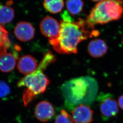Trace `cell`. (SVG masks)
I'll return each mask as SVG.
<instances>
[{
  "instance_id": "6da1fadb",
  "label": "cell",
  "mask_w": 123,
  "mask_h": 123,
  "mask_svg": "<svg viewBox=\"0 0 123 123\" xmlns=\"http://www.w3.org/2000/svg\"><path fill=\"white\" fill-rule=\"evenodd\" d=\"M60 23V30L57 39L52 44L55 51L62 54H76L78 44L90 37L97 36L98 31L92 29L86 20L81 19L73 20L66 11L62 14Z\"/></svg>"
},
{
  "instance_id": "7a4b0ae2",
  "label": "cell",
  "mask_w": 123,
  "mask_h": 123,
  "mask_svg": "<svg viewBox=\"0 0 123 123\" xmlns=\"http://www.w3.org/2000/svg\"><path fill=\"white\" fill-rule=\"evenodd\" d=\"M65 107L73 110L80 105L89 106L95 100L98 91L97 82L89 76L74 78L61 87Z\"/></svg>"
},
{
  "instance_id": "3957f363",
  "label": "cell",
  "mask_w": 123,
  "mask_h": 123,
  "mask_svg": "<svg viewBox=\"0 0 123 123\" xmlns=\"http://www.w3.org/2000/svg\"><path fill=\"white\" fill-rule=\"evenodd\" d=\"M55 61V58L53 54L50 51L44 54L37 69L18 82V87L25 88L22 98L25 106L29 105L36 96L46 90L50 81L43 71Z\"/></svg>"
},
{
  "instance_id": "277c9868",
  "label": "cell",
  "mask_w": 123,
  "mask_h": 123,
  "mask_svg": "<svg viewBox=\"0 0 123 123\" xmlns=\"http://www.w3.org/2000/svg\"><path fill=\"white\" fill-rule=\"evenodd\" d=\"M123 14L122 0H102L92 8L86 21L89 27L94 29L95 25H105L117 20Z\"/></svg>"
},
{
  "instance_id": "5b68a950",
  "label": "cell",
  "mask_w": 123,
  "mask_h": 123,
  "mask_svg": "<svg viewBox=\"0 0 123 123\" xmlns=\"http://www.w3.org/2000/svg\"><path fill=\"white\" fill-rule=\"evenodd\" d=\"M97 100L100 102V111L105 120L116 116L118 113V104L111 94H101Z\"/></svg>"
},
{
  "instance_id": "8992f818",
  "label": "cell",
  "mask_w": 123,
  "mask_h": 123,
  "mask_svg": "<svg viewBox=\"0 0 123 123\" xmlns=\"http://www.w3.org/2000/svg\"><path fill=\"white\" fill-rule=\"evenodd\" d=\"M40 30L49 40L51 45L59 36L60 27L58 21L51 16H46L42 20L40 25Z\"/></svg>"
},
{
  "instance_id": "52a82bcc",
  "label": "cell",
  "mask_w": 123,
  "mask_h": 123,
  "mask_svg": "<svg viewBox=\"0 0 123 123\" xmlns=\"http://www.w3.org/2000/svg\"><path fill=\"white\" fill-rule=\"evenodd\" d=\"M93 111L86 105H80L71 111V117L75 123H91L93 120Z\"/></svg>"
},
{
  "instance_id": "ba28073f",
  "label": "cell",
  "mask_w": 123,
  "mask_h": 123,
  "mask_svg": "<svg viewBox=\"0 0 123 123\" xmlns=\"http://www.w3.org/2000/svg\"><path fill=\"white\" fill-rule=\"evenodd\" d=\"M35 33L33 26L26 21L18 22L14 29V34L16 38L22 42H28L32 39Z\"/></svg>"
},
{
  "instance_id": "9c48e42d",
  "label": "cell",
  "mask_w": 123,
  "mask_h": 123,
  "mask_svg": "<svg viewBox=\"0 0 123 123\" xmlns=\"http://www.w3.org/2000/svg\"><path fill=\"white\" fill-rule=\"evenodd\" d=\"M54 115V109L51 103L42 101L37 103L35 109V115L37 120L45 122L51 120Z\"/></svg>"
},
{
  "instance_id": "30bf717a",
  "label": "cell",
  "mask_w": 123,
  "mask_h": 123,
  "mask_svg": "<svg viewBox=\"0 0 123 123\" xmlns=\"http://www.w3.org/2000/svg\"><path fill=\"white\" fill-rule=\"evenodd\" d=\"M38 65L36 60L30 55H24L20 58L17 64V69L20 73L28 75L37 69Z\"/></svg>"
},
{
  "instance_id": "8fae6325",
  "label": "cell",
  "mask_w": 123,
  "mask_h": 123,
  "mask_svg": "<svg viewBox=\"0 0 123 123\" xmlns=\"http://www.w3.org/2000/svg\"><path fill=\"white\" fill-rule=\"evenodd\" d=\"M108 47L105 41L100 39L93 40L90 42L88 51L94 58H100L105 55L107 52Z\"/></svg>"
},
{
  "instance_id": "7c38bea8",
  "label": "cell",
  "mask_w": 123,
  "mask_h": 123,
  "mask_svg": "<svg viewBox=\"0 0 123 123\" xmlns=\"http://www.w3.org/2000/svg\"><path fill=\"white\" fill-rule=\"evenodd\" d=\"M17 57L16 54L7 52L0 56V71L9 72L14 70Z\"/></svg>"
},
{
  "instance_id": "4fadbf2b",
  "label": "cell",
  "mask_w": 123,
  "mask_h": 123,
  "mask_svg": "<svg viewBox=\"0 0 123 123\" xmlns=\"http://www.w3.org/2000/svg\"><path fill=\"white\" fill-rule=\"evenodd\" d=\"M14 10L12 7L0 3V24L4 25L11 22L14 18Z\"/></svg>"
},
{
  "instance_id": "5bb4252c",
  "label": "cell",
  "mask_w": 123,
  "mask_h": 123,
  "mask_svg": "<svg viewBox=\"0 0 123 123\" xmlns=\"http://www.w3.org/2000/svg\"><path fill=\"white\" fill-rule=\"evenodd\" d=\"M43 6L49 13L57 14L63 10L64 6L63 0H44Z\"/></svg>"
},
{
  "instance_id": "9a60e30c",
  "label": "cell",
  "mask_w": 123,
  "mask_h": 123,
  "mask_svg": "<svg viewBox=\"0 0 123 123\" xmlns=\"http://www.w3.org/2000/svg\"><path fill=\"white\" fill-rule=\"evenodd\" d=\"M10 46L8 32L4 25L0 24V56L7 52Z\"/></svg>"
},
{
  "instance_id": "2e32d148",
  "label": "cell",
  "mask_w": 123,
  "mask_h": 123,
  "mask_svg": "<svg viewBox=\"0 0 123 123\" xmlns=\"http://www.w3.org/2000/svg\"><path fill=\"white\" fill-rule=\"evenodd\" d=\"M67 9L72 15H77L82 12L84 6L83 0H66Z\"/></svg>"
},
{
  "instance_id": "e0dca14e",
  "label": "cell",
  "mask_w": 123,
  "mask_h": 123,
  "mask_svg": "<svg viewBox=\"0 0 123 123\" xmlns=\"http://www.w3.org/2000/svg\"><path fill=\"white\" fill-rule=\"evenodd\" d=\"M55 123H74V122L68 112L62 109L56 118Z\"/></svg>"
},
{
  "instance_id": "ac0fdd59",
  "label": "cell",
  "mask_w": 123,
  "mask_h": 123,
  "mask_svg": "<svg viewBox=\"0 0 123 123\" xmlns=\"http://www.w3.org/2000/svg\"><path fill=\"white\" fill-rule=\"evenodd\" d=\"M10 92L11 89L9 86L5 82L0 81V98L7 96Z\"/></svg>"
},
{
  "instance_id": "d6986e66",
  "label": "cell",
  "mask_w": 123,
  "mask_h": 123,
  "mask_svg": "<svg viewBox=\"0 0 123 123\" xmlns=\"http://www.w3.org/2000/svg\"><path fill=\"white\" fill-rule=\"evenodd\" d=\"M118 105L123 110V95L120 97L118 99Z\"/></svg>"
},
{
  "instance_id": "ffe728a7",
  "label": "cell",
  "mask_w": 123,
  "mask_h": 123,
  "mask_svg": "<svg viewBox=\"0 0 123 123\" xmlns=\"http://www.w3.org/2000/svg\"><path fill=\"white\" fill-rule=\"evenodd\" d=\"M92 1H94V2H100V1H102V0H91Z\"/></svg>"
},
{
  "instance_id": "44dd1931",
  "label": "cell",
  "mask_w": 123,
  "mask_h": 123,
  "mask_svg": "<svg viewBox=\"0 0 123 123\" xmlns=\"http://www.w3.org/2000/svg\"></svg>"
}]
</instances>
